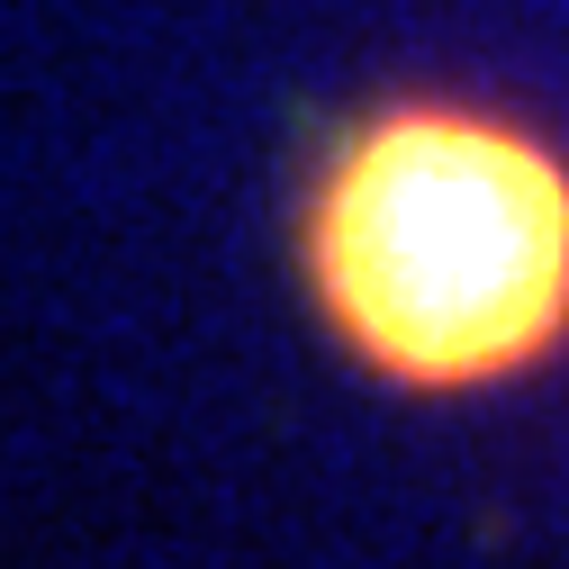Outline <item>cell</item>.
Returning <instances> with one entry per match:
<instances>
[{"mask_svg": "<svg viewBox=\"0 0 569 569\" xmlns=\"http://www.w3.org/2000/svg\"><path fill=\"white\" fill-rule=\"evenodd\" d=\"M308 290L398 389L525 380L569 343V163L497 109H371L308 190Z\"/></svg>", "mask_w": 569, "mask_h": 569, "instance_id": "obj_1", "label": "cell"}]
</instances>
